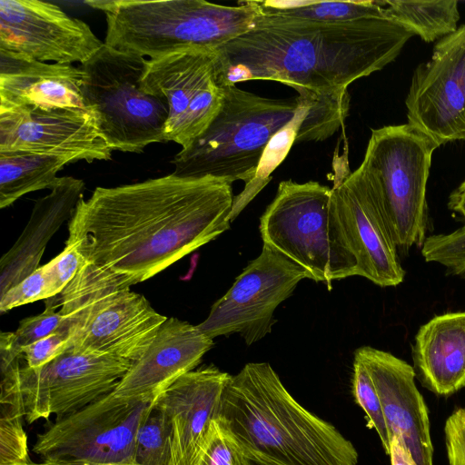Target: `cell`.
Returning <instances> with one entry per match:
<instances>
[{
	"mask_svg": "<svg viewBox=\"0 0 465 465\" xmlns=\"http://www.w3.org/2000/svg\"><path fill=\"white\" fill-rule=\"evenodd\" d=\"M335 172L330 224L354 275L381 287L401 284L406 272L375 176L362 163Z\"/></svg>",
	"mask_w": 465,
	"mask_h": 465,
	"instance_id": "cell-10",
	"label": "cell"
},
{
	"mask_svg": "<svg viewBox=\"0 0 465 465\" xmlns=\"http://www.w3.org/2000/svg\"><path fill=\"white\" fill-rule=\"evenodd\" d=\"M389 455L391 465H418L403 440L396 436L391 439Z\"/></svg>",
	"mask_w": 465,
	"mask_h": 465,
	"instance_id": "cell-36",
	"label": "cell"
},
{
	"mask_svg": "<svg viewBox=\"0 0 465 465\" xmlns=\"http://www.w3.org/2000/svg\"><path fill=\"white\" fill-rule=\"evenodd\" d=\"M405 104L408 123L440 146L465 141V25L440 39L414 70Z\"/></svg>",
	"mask_w": 465,
	"mask_h": 465,
	"instance_id": "cell-15",
	"label": "cell"
},
{
	"mask_svg": "<svg viewBox=\"0 0 465 465\" xmlns=\"http://www.w3.org/2000/svg\"><path fill=\"white\" fill-rule=\"evenodd\" d=\"M215 50L190 48L147 59L143 89L165 101V141L186 148L209 126L220 110Z\"/></svg>",
	"mask_w": 465,
	"mask_h": 465,
	"instance_id": "cell-14",
	"label": "cell"
},
{
	"mask_svg": "<svg viewBox=\"0 0 465 465\" xmlns=\"http://www.w3.org/2000/svg\"><path fill=\"white\" fill-rule=\"evenodd\" d=\"M84 21L39 0H0V50L39 62L84 64L103 45Z\"/></svg>",
	"mask_w": 465,
	"mask_h": 465,
	"instance_id": "cell-16",
	"label": "cell"
},
{
	"mask_svg": "<svg viewBox=\"0 0 465 465\" xmlns=\"http://www.w3.org/2000/svg\"><path fill=\"white\" fill-rule=\"evenodd\" d=\"M421 255L426 262L443 265L451 275L465 276V226L450 233L428 236Z\"/></svg>",
	"mask_w": 465,
	"mask_h": 465,
	"instance_id": "cell-32",
	"label": "cell"
},
{
	"mask_svg": "<svg viewBox=\"0 0 465 465\" xmlns=\"http://www.w3.org/2000/svg\"><path fill=\"white\" fill-rule=\"evenodd\" d=\"M440 145L410 124L373 129L362 164L375 176L400 252L421 248L428 227L427 183Z\"/></svg>",
	"mask_w": 465,
	"mask_h": 465,
	"instance_id": "cell-8",
	"label": "cell"
},
{
	"mask_svg": "<svg viewBox=\"0 0 465 465\" xmlns=\"http://www.w3.org/2000/svg\"><path fill=\"white\" fill-rule=\"evenodd\" d=\"M195 465H248V458L232 434L215 420Z\"/></svg>",
	"mask_w": 465,
	"mask_h": 465,
	"instance_id": "cell-33",
	"label": "cell"
},
{
	"mask_svg": "<svg viewBox=\"0 0 465 465\" xmlns=\"http://www.w3.org/2000/svg\"><path fill=\"white\" fill-rule=\"evenodd\" d=\"M171 435L167 416L153 403L136 433L134 465H170Z\"/></svg>",
	"mask_w": 465,
	"mask_h": 465,
	"instance_id": "cell-29",
	"label": "cell"
},
{
	"mask_svg": "<svg viewBox=\"0 0 465 465\" xmlns=\"http://www.w3.org/2000/svg\"><path fill=\"white\" fill-rule=\"evenodd\" d=\"M57 303L53 297L45 300V311L35 316L22 320L15 331L1 332V371L23 357L22 350L56 331L64 324V317L56 311Z\"/></svg>",
	"mask_w": 465,
	"mask_h": 465,
	"instance_id": "cell-28",
	"label": "cell"
},
{
	"mask_svg": "<svg viewBox=\"0 0 465 465\" xmlns=\"http://www.w3.org/2000/svg\"><path fill=\"white\" fill-rule=\"evenodd\" d=\"M156 397L113 391L38 433L32 450L45 465H134L137 430Z\"/></svg>",
	"mask_w": 465,
	"mask_h": 465,
	"instance_id": "cell-11",
	"label": "cell"
},
{
	"mask_svg": "<svg viewBox=\"0 0 465 465\" xmlns=\"http://www.w3.org/2000/svg\"><path fill=\"white\" fill-rule=\"evenodd\" d=\"M68 331L65 325L56 332L25 347L22 350L25 363L32 369L40 368L67 349Z\"/></svg>",
	"mask_w": 465,
	"mask_h": 465,
	"instance_id": "cell-34",
	"label": "cell"
},
{
	"mask_svg": "<svg viewBox=\"0 0 465 465\" xmlns=\"http://www.w3.org/2000/svg\"><path fill=\"white\" fill-rule=\"evenodd\" d=\"M331 188L318 182L279 183L275 197L260 218L266 244L302 268L328 290L334 280L354 276L333 234L329 218Z\"/></svg>",
	"mask_w": 465,
	"mask_h": 465,
	"instance_id": "cell-9",
	"label": "cell"
},
{
	"mask_svg": "<svg viewBox=\"0 0 465 465\" xmlns=\"http://www.w3.org/2000/svg\"><path fill=\"white\" fill-rule=\"evenodd\" d=\"M84 188L83 180L62 176L35 202L21 235L0 260V296L40 267L48 242L72 218Z\"/></svg>",
	"mask_w": 465,
	"mask_h": 465,
	"instance_id": "cell-22",
	"label": "cell"
},
{
	"mask_svg": "<svg viewBox=\"0 0 465 465\" xmlns=\"http://www.w3.org/2000/svg\"><path fill=\"white\" fill-rule=\"evenodd\" d=\"M352 393L366 414L368 427L376 430L385 452L389 454L391 439L380 397L369 371L356 357L353 361Z\"/></svg>",
	"mask_w": 465,
	"mask_h": 465,
	"instance_id": "cell-31",
	"label": "cell"
},
{
	"mask_svg": "<svg viewBox=\"0 0 465 465\" xmlns=\"http://www.w3.org/2000/svg\"><path fill=\"white\" fill-rule=\"evenodd\" d=\"M243 450L275 465H357L352 443L289 393L268 362L231 375L217 420Z\"/></svg>",
	"mask_w": 465,
	"mask_h": 465,
	"instance_id": "cell-3",
	"label": "cell"
},
{
	"mask_svg": "<svg viewBox=\"0 0 465 465\" xmlns=\"http://www.w3.org/2000/svg\"><path fill=\"white\" fill-rule=\"evenodd\" d=\"M83 80L80 67L39 62L0 50V108L90 110L82 93Z\"/></svg>",
	"mask_w": 465,
	"mask_h": 465,
	"instance_id": "cell-21",
	"label": "cell"
},
{
	"mask_svg": "<svg viewBox=\"0 0 465 465\" xmlns=\"http://www.w3.org/2000/svg\"><path fill=\"white\" fill-rule=\"evenodd\" d=\"M231 375L213 365L193 370L174 381L155 399L172 430L170 465H195L220 414Z\"/></svg>",
	"mask_w": 465,
	"mask_h": 465,
	"instance_id": "cell-19",
	"label": "cell"
},
{
	"mask_svg": "<svg viewBox=\"0 0 465 465\" xmlns=\"http://www.w3.org/2000/svg\"><path fill=\"white\" fill-rule=\"evenodd\" d=\"M413 359L425 386L439 395L465 386V312L436 315L415 336Z\"/></svg>",
	"mask_w": 465,
	"mask_h": 465,
	"instance_id": "cell-23",
	"label": "cell"
},
{
	"mask_svg": "<svg viewBox=\"0 0 465 465\" xmlns=\"http://www.w3.org/2000/svg\"><path fill=\"white\" fill-rule=\"evenodd\" d=\"M245 452V451H244ZM248 458V465H275L259 456L245 452Z\"/></svg>",
	"mask_w": 465,
	"mask_h": 465,
	"instance_id": "cell-38",
	"label": "cell"
},
{
	"mask_svg": "<svg viewBox=\"0 0 465 465\" xmlns=\"http://www.w3.org/2000/svg\"><path fill=\"white\" fill-rule=\"evenodd\" d=\"M104 44L146 59L190 48L215 50L249 31L261 11L255 1L222 5L203 0H101Z\"/></svg>",
	"mask_w": 465,
	"mask_h": 465,
	"instance_id": "cell-5",
	"label": "cell"
},
{
	"mask_svg": "<svg viewBox=\"0 0 465 465\" xmlns=\"http://www.w3.org/2000/svg\"><path fill=\"white\" fill-rule=\"evenodd\" d=\"M29 465H41V463H35V462H32V463H30Z\"/></svg>",
	"mask_w": 465,
	"mask_h": 465,
	"instance_id": "cell-39",
	"label": "cell"
},
{
	"mask_svg": "<svg viewBox=\"0 0 465 465\" xmlns=\"http://www.w3.org/2000/svg\"><path fill=\"white\" fill-rule=\"evenodd\" d=\"M448 207L462 216L465 226V181L450 193Z\"/></svg>",
	"mask_w": 465,
	"mask_h": 465,
	"instance_id": "cell-37",
	"label": "cell"
},
{
	"mask_svg": "<svg viewBox=\"0 0 465 465\" xmlns=\"http://www.w3.org/2000/svg\"><path fill=\"white\" fill-rule=\"evenodd\" d=\"M74 163L68 157L29 151H0V208L13 204L28 193L52 189L56 175Z\"/></svg>",
	"mask_w": 465,
	"mask_h": 465,
	"instance_id": "cell-24",
	"label": "cell"
},
{
	"mask_svg": "<svg viewBox=\"0 0 465 465\" xmlns=\"http://www.w3.org/2000/svg\"><path fill=\"white\" fill-rule=\"evenodd\" d=\"M40 463H41V465H45V464H43L42 462H40Z\"/></svg>",
	"mask_w": 465,
	"mask_h": 465,
	"instance_id": "cell-40",
	"label": "cell"
},
{
	"mask_svg": "<svg viewBox=\"0 0 465 465\" xmlns=\"http://www.w3.org/2000/svg\"><path fill=\"white\" fill-rule=\"evenodd\" d=\"M450 465H465V409L456 410L444 427Z\"/></svg>",
	"mask_w": 465,
	"mask_h": 465,
	"instance_id": "cell-35",
	"label": "cell"
},
{
	"mask_svg": "<svg viewBox=\"0 0 465 465\" xmlns=\"http://www.w3.org/2000/svg\"><path fill=\"white\" fill-rule=\"evenodd\" d=\"M126 278L84 261L54 300L64 317L67 349L136 360L167 320Z\"/></svg>",
	"mask_w": 465,
	"mask_h": 465,
	"instance_id": "cell-6",
	"label": "cell"
},
{
	"mask_svg": "<svg viewBox=\"0 0 465 465\" xmlns=\"http://www.w3.org/2000/svg\"><path fill=\"white\" fill-rule=\"evenodd\" d=\"M303 279H310L303 268L263 244L260 255L248 263L197 327L213 340L238 333L252 345L272 331L275 309Z\"/></svg>",
	"mask_w": 465,
	"mask_h": 465,
	"instance_id": "cell-13",
	"label": "cell"
},
{
	"mask_svg": "<svg viewBox=\"0 0 465 465\" xmlns=\"http://www.w3.org/2000/svg\"><path fill=\"white\" fill-rule=\"evenodd\" d=\"M233 200L232 183L173 173L97 187L77 203L65 245L134 285L229 230Z\"/></svg>",
	"mask_w": 465,
	"mask_h": 465,
	"instance_id": "cell-1",
	"label": "cell"
},
{
	"mask_svg": "<svg viewBox=\"0 0 465 465\" xmlns=\"http://www.w3.org/2000/svg\"><path fill=\"white\" fill-rule=\"evenodd\" d=\"M413 35L387 17L320 22L260 14L249 31L215 49L217 82H279L348 114V86L394 61Z\"/></svg>",
	"mask_w": 465,
	"mask_h": 465,
	"instance_id": "cell-2",
	"label": "cell"
},
{
	"mask_svg": "<svg viewBox=\"0 0 465 465\" xmlns=\"http://www.w3.org/2000/svg\"><path fill=\"white\" fill-rule=\"evenodd\" d=\"M219 112L204 132L174 156L173 174L183 178L212 177L246 186L256 177L274 139L296 121L312 118L329 134L341 125L338 114L299 95L272 99L221 86Z\"/></svg>",
	"mask_w": 465,
	"mask_h": 465,
	"instance_id": "cell-4",
	"label": "cell"
},
{
	"mask_svg": "<svg viewBox=\"0 0 465 465\" xmlns=\"http://www.w3.org/2000/svg\"><path fill=\"white\" fill-rule=\"evenodd\" d=\"M22 361L2 370L1 376L18 390L29 424L51 415L63 418L111 393L132 364L121 357L70 349L37 369Z\"/></svg>",
	"mask_w": 465,
	"mask_h": 465,
	"instance_id": "cell-12",
	"label": "cell"
},
{
	"mask_svg": "<svg viewBox=\"0 0 465 465\" xmlns=\"http://www.w3.org/2000/svg\"><path fill=\"white\" fill-rule=\"evenodd\" d=\"M354 357L371 377L390 439H401L418 465H433L429 412L415 384L414 369L391 353L370 346L356 350Z\"/></svg>",
	"mask_w": 465,
	"mask_h": 465,
	"instance_id": "cell-18",
	"label": "cell"
},
{
	"mask_svg": "<svg viewBox=\"0 0 465 465\" xmlns=\"http://www.w3.org/2000/svg\"><path fill=\"white\" fill-rule=\"evenodd\" d=\"M61 288L52 259L0 296V312L58 295Z\"/></svg>",
	"mask_w": 465,
	"mask_h": 465,
	"instance_id": "cell-30",
	"label": "cell"
},
{
	"mask_svg": "<svg viewBox=\"0 0 465 465\" xmlns=\"http://www.w3.org/2000/svg\"><path fill=\"white\" fill-rule=\"evenodd\" d=\"M0 402V465H29L25 406L18 390L5 379L1 380Z\"/></svg>",
	"mask_w": 465,
	"mask_h": 465,
	"instance_id": "cell-27",
	"label": "cell"
},
{
	"mask_svg": "<svg viewBox=\"0 0 465 465\" xmlns=\"http://www.w3.org/2000/svg\"><path fill=\"white\" fill-rule=\"evenodd\" d=\"M0 151L61 155L74 163L107 161L114 152L93 111L35 106L0 108Z\"/></svg>",
	"mask_w": 465,
	"mask_h": 465,
	"instance_id": "cell-17",
	"label": "cell"
},
{
	"mask_svg": "<svg viewBox=\"0 0 465 465\" xmlns=\"http://www.w3.org/2000/svg\"><path fill=\"white\" fill-rule=\"evenodd\" d=\"M146 62L104 44L80 66L85 104L113 151L140 153L166 142L168 106L142 85Z\"/></svg>",
	"mask_w": 465,
	"mask_h": 465,
	"instance_id": "cell-7",
	"label": "cell"
},
{
	"mask_svg": "<svg viewBox=\"0 0 465 465\" xmlns=\"http://www.w3.org/2000/svg\"><path fill=\"white\" fill-rule=\"evenodd\" d=\"M388 18L411 30L427 43L458 29L460 13L455 0L383 1Z\"/></svg>",
	"mask_w": 465,
	"mask_h": 465,
	"instance_id": "cell-25",
	"label": "cell"
},
{
	"mask_svg": "<svg viewBox=\"0 0 465 465\" xmlns=\"http://www.w3.org/2000/svg\"><path fill=\"white\" fill-rule=\"evenodd\" d=\"M255 2L261 14L320 22H347L363 18L387 17L383 1Z\"/></svg>",
	"mask_w": 465,
	"mask_h": 465,
	"instance_id": "cell-26",
	"label": "cell"
},
{
	"mask_svg": "<svg viewBox=\"0 0 465 465\" xmlns=\"http://www.w3.org/2000/svg\"><path fill=\"white\" fill-rule=\"evenodd\" d=\"M197 325L171 317L119 381V398L157 397L182 375L194 370L213 346Z\"/></svg>",
	"mask_w": 465,
	"mask_h": 465,
	"instance_id": "cell-20",
	"label": "cell"
}]
</instances>
